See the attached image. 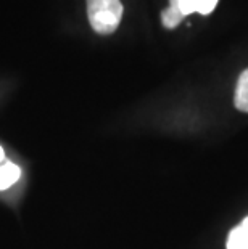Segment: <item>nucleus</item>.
I'll return each instance as SVG.
<instances>
[{
    "label": "nucleus",
    "instance_id": "nucleus-5",
    "mask_svg": "<svg viewBox=\"0 0 248 249\" xmlns=\"http://www.w3.org/2000/svg\"><path fill=\"white\" fill-rule=\"evenodd\" d=\"M228 249H248V233L240 225L230 230L228 236Z\"/></svg>",
    "mask_w": 248,
    "mask_h": 249
},
{
    "label": "nucleus",
    "instance_id": "nucleus-3",
    "mask_svg": "<svg viewBox=\"0 0 248 249\" xmlns=\"http://www.w3.org/2000/svg\"><path fill=\"white\" fill-rule=\"evenodd\" d=\"M234 103L237 109L248 113V70H245L239 77V82H237L235 87Z\"/></svg>",
    "mask_w": 248,
    "mask_h": 249
},
{
    "label": "nucleus",
    "instance_id": "nucleus-9",
    "mask_svg": "<svg viewBox=\"0 0 248 249\" xmlns=\"http://www.w3.org/2000/svg\"><path fill=\"white\" fill-rule=\"evenodd\" d=\"M5 161V153H3V148L0 146V164Z\"/></svg>",
    "mask_w": 248,
    "mask_h": 249
},
{
    "label": "nucleus",
    "instance_id": "nucleus-4",
    "mask_svg": "<svg viewBox=\"0 0 248 249\" xmlns=\"http://www.w3.org/2000/svg\"><path fill=\"white\" fill-rule=\"evenodd\" d=\"M186 18L184 13L181 12V7H179L177 0H170V7L166 10H163L161 13V21L163 26L168 29H174L177 24H181V21Z\"/></svg>",
    "mask_w": 248,
    "mask_h": 249
},
{
    "label": "nucleus",
    "instance_id": "nucleus-7",
    "mask_svg": "<svg viewBox=\"0 0 248 249\" xmlns=\"http://www.w3.org/2000/svg\"><path fill=\"white\" fill-rule=\"evenodd\" d=\"M181 12L184 13V17L197 12V0H177Z\"/></svg>",
    "mask_w": 248,
    "mask_h": 249
},
{
    "label": "nucleus",
    "instance_id": "nucleus-1",
    "mask_svg": "<svg viewBox=\"0 0 248 249\" xmlns=\"http://www.w3.org/2000/svg\"><path fill=\"white\" fill-rule=\"evenodd\" d=\"M87 15L92 29L98 34H112L123 17L121 0H87Z\"/></svg>",
    "mask_w": 248,
    "mask_h": 249
},
{
    "label": "nucleus",
    "instance_id": "nucleus-6",
    "mask_svg": "<svg viewBox=\"0 0 248 249\" xmlns=\"http://www.w3.org/2000/svg\"><path fill=\"white\" fill-rule=\"evenodd\" d=\"M218 0H197V13L200 15H210L214 10Z\"/></svg>",
    "mask_w": 248,
    "mask_h": 249
},
{
    "label": "nucleus",
    "instance_id": "nucleus-8",
    "mask_svg": "<svg viewBox=\"0 0 248 249\" xmlns=\"http://www.w3.org/2000/svg\"><path fill=\"white\" fill-rule=\"evenodd\" d=\"M240 227H242V229H244L247 233H248V217H247V219L244 220V222H242V224H240Z\"/></svg>",
    "mask_w": 248,
    "mask_h": 249
},
{
    "label": "nucleus",
    "instance_id": "nucleus-2",
    "mask_svg": "<svg viewBox=\"0 0 248 249\" xmlns=\"http://www.w3.org/2000/svg\"><path fill=\"white\" fill-rule=\"evenodd\" d=\"M21 176L19 167L12 161H3L0 164V190H7L18 182Z\"/></svg>",
    "mask_w": 248,
    "mask_h": 249
}]
</instances>
